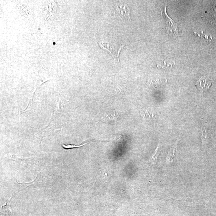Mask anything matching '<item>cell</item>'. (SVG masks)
Listing matches in <instances>:
<instances>
[{"label":"cell","instance_id":"1","mask_svg":"<svg viewBox=\"0 0 216 216\" xmlns=\"http://www.w3.org/2000/svg\"><path fill=\"white\" fill-rule=\"evenodd\" d=\"M117 12L121 18L131 20L130 16V10L127 4L122 3L120 5H116Z\"/></svg>","mask_w":216,"mask_h":216},{"label":"cell","instance_id":"2","mask_svg":"<svg viewBox=\"0 0 216 216\" xmlns=\"http://www.w3.org/2000/svg\"><path fill=\"white\" fill-rule=\"evenodd\" d=\"M196 85L201 90H207L211 85V81L206 77H202L198 80Z\"/></svg>","mask_w":216,"mask_h":216},{"label":"cell","instance_id":"3","mask_svg":"<svg viewBox=\"0 0 216 216\" xmlns=\"http://www.w3.org/2000/svg\"><path fill=\"white\" fill-rule=\"evenodd\" d=\"M177 145L175 143L170 149L167 157L166 161L167 163H171L173 161V158L175 156V153L177 151Z\"/></svg>","mask_w":216,"mask_h":216},{"label":"cell","instance_id":"4","mask_svg":"<svg viewBox=\"0 0 216 216\" xmlns=\"http://www.w3.org/2000/svg\"><path fill=\"white\" fill-rule=\"evenodd\" d=\"M161 151L159 145H158V147L156 148V150L154 151V154L152 155L150 159V162L152 164H156L159 161Z\"/></svg>","mask_w":216,"mask_h":216},{"label":"cell","instance_id":"5","mask_svg":"<svg viewBox=\"0 0 216 216\" xmlns=\"http://www.w3.org/2000/svg\"><path fill=\"white\" fill-rule=\"evenodd\" d=\"M9 202L7 203L1 207V216H15L10 211V208H9Z\"/></svg>","mask_w":216,"mask_h":216},{"label":"cell","instance_id":"6","mask_svg":"<svg viewBox=\"0 0 216 216\" xmlns=\"http://www.w3.org/2000/svg\"><path fill=\"white\" fill-rule=\"evenodd\" d=\"M201 139L202 144L205 143L206 141V136H207V132H206V129L205 127H202L201 129Z\"/></svg>","mask_w":216,"mask_h":216},{"label":"cell","instance_id":"7","mask_svg":"<svg viewBox=\"0 0 216 216\" xmlns=\"http://www.w3.org/2000/svg\"><path fill=\"white\" fill-rule=\"evenodd\" d=\"M86 144L87 143L84 144H83V145H80L79 146L75 145H64V144H63V145H62V147H63V148H64V149H73V148H75L80 147H82V146L84 145H86Z\"/></svg>","mask_w":216,"mask_h":216}]
</instances>
